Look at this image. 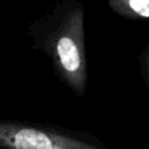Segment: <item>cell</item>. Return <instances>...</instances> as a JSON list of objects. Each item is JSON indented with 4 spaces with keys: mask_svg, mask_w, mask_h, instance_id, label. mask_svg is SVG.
Wrapping results in <instances>:
<instances>
[{
    "mask_svg": "<svg viewBox=\"0 0 149 149\" xmlns=\"http://www.w3.org/2000/svg\"><path fill=\"white\" fill-rule=\"evenodd\" d=\"M33 48L50 61L56 77L76 97L87 90L85 7L77 0L56 3L28 28Z\"/></svg>",
    "mask_w": 149,
    "mask_h": 149,
    "instance_id": "1",
    "label": "cell"
},
{
    "mask_svg": "<svg viewBox=\"0 0 149 149\" xmlns=\"http://www.w3.org/2000/svg\"><path fill=\"white\" fill-rule=\"evenodd\" d=\"M0 149H109L94 135L59 126L0 120Z\"/></svg>",
    "mask_w": 149,
    "mask_h": 149,
    "instance_id": "2",
    "label": "cell"
},
{
    "mask_svg": "<svg viewBox=\"0 0 149 149\" xmlns=\"http://www.w3.org/2000/svg\"><path fill=\"white\" fill-rule=\"evenodd\" d=\"M107 6L113 13L126 20H149V0H109Z\"/></svg>",
    "mask_w": 149,
    "mask_h": 149,
    "instance_id": "3",
    "label": "cell"
},
{
    "mask_svg": "<svg viewBox=\"0 0 149 149\" xmlns=\"http://www.w3.org/2000/svg\"><path fill=\"white\" fill-rule=\"evenodd\" d=\"M137 59H139L140 74H141L142 80L144 81L146 86L149 88V41L146 43V45L139 54Z\"/></svg>",
    "mask_w": 149,
    "mask_h": 149,
    "instance_id": "4",
    "label": "cell"
}]
</instances>
